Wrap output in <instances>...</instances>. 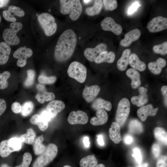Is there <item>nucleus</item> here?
Listing matches in <instances>:
<instances>
[{"mask_svg":"<svg viewBox=\"0 0 167 167\" xmlns=\"http://www.w3.org/2000/svg\"><path fill=\"white\" fill-rule=\"evenodd\" d=\"M0 167H10L7 164H3L1 165Z\"/></svg>","mask_w":167,"mask_h":167,"instance_id":"e2e57ef3","label":"nucleus"},{"mask_svg":"<svg viewBox=\"0 0 167 167\" xmlns=\"http://www.w3.org/2000/svg\"><path fill=\"white\" fill-rule=\"evenodd\" d=\"M97 163V160L95 156L92 154L82 158L79 162V165L80 167H95Z\"/></svg>","mask_w":167,"mask_h":167,"instance_id":"7c9ffc66","label":"nucleus"},{"mask_svg":"<svg viewBox=\"0 0 167 167\" xmlns=\"http://www.w3.org/2000/svg\"><path fill=\"white\" fill-rule=\"evenodd\" d=\"M131 53V50L129 49H126L123 51L121 56L117 62V67L119 70L122 71L126 69L129 64Z\"/></svg>","mask_w":167,"mask_h":167,"instance_id":"393cba45","label":"nucleus"},{"mask_svg":"<svg viewBox=\"0 0 167 167\" xmlns=\"http://www.w3.org/2000/svg\"><path fill=\"white\" fill-rule=\"evenodd\" d=\"M109 137L110 139L116 144H118L121 140L120 126L116 122L112 123L109 130Z\"/></svg>","mask_w":167,"mask_h":167,"instance_id":"6ab92c4d","label":"nucleus"},{"mask_svg":"<svg viewBox=\"0 0 167 167\" xmlns=\"http://www.w3.org/2000/svg\"><path fill=\"white\" fill-rule=\"evenodd\" d=\"M83 1L85 4H88L92 0H83Z\"/></svg>","mask_w":167,"mask_h":167,"instance_id":"0e129e2a","label":"nucleus"},{"mask_svg":"<svg viewBox=\"0 0 167 167\" xmlns=\"http://www.w3.org/2000/svg\"><path fill=\"white\" fill-rule=\"evenodd\" d=\"M60 12L64 15L69 14L71 10V0H60Z\"/></svg>","mask_w":167,"mask_h":167,"instance_id":"c9c22d12","label":"nucleus"},{"mask_svg":"<svg viewBox=\"0 0 167 167\" xmlns=\"http://www.w3.org/2000/svg\"><path fill=\"white\" fill-rule=\"evenodd\" d=\"M105 10L112 11L117 7V2L115 0H103L102 1Z\"/></svg>","mask_w":167,"mask_h":167,"instance_id":"79ce46f5","label":"nucleus"},{"mask_svg":"<svg viewBox=\"0 0 167 167\" xmlns=\"http://www.w3.org/2000/svg\"><path fill=\"white\" fill-rule=\"evenodd\" d=\"M161 148L160 146L157 143L153 144L152 147V151L154 156L157 158L161 153Z\"/></svg>","mask_w":167,"mask_h":167,"instance_id":"de8ad7c7","label":"nucleus"},{"mask_svg":"<svg viewBox=\"0 0 167 167\" xmlns=\"http://www.w3.org/2000/svg\"><path fill=\"white\" fill-rule=\"evenodd\" d=\"M44 139L43 135L37 137L35 140L33 144V150L35 154L40 155L45 151L46 147L42 143Z\"/></svg>","mask_w":167,"mask_h":167,"instance_id":"f704fd0d","label":"nucleus"},{"mask_svg":"<svg viewBox=\"0 0 167 167\" xmlns=\"http://www.w3.org/2000/svg\"><path fill=\"white\" fill-rule=\"evenodd\" d=\"M38 20L46 36H50L55 33L57 24L52 15L47 13H43L38 16Z\"/></svg>","mask_w":167,"mask_h":167,"instance_id":"20e7f679","label":"nucleus"},{"mask_svg":"<svg viewBox=\"0 0 167 167\" xmlns=\"http://www.w3.org/2000/svg\"><path fill=\"white\" fill-rule=\"evenodd\" d=\"M9 2V0H0V8L6 6Z\"/></svg>","mask_w":167,"mask_h":167,"instance_id":"bf43d9fd","label":"nucleus"},{"mask_svg":"<svg viewBox=\"0 0 167 167\" xmlns=\"http://www.w3.org/2000/svg\"><path fill=\"white\" fill-rule=\"evenodd\" d=\"M11 48L9 45L6 42L0 43V65L6 63L11 53Z\"/></svg>","mask_w":167,"mask_h":167,"instance_id":"b1692460","label":"nucleus"},{"mask_svg":"<svg viewBox=\"0 0 167 167\" xmlns=\"http://www.w3.org/2000/svg\"><path fill=\"white\" fill-rule=\"evenodd\" d=\"M148 89L143 87L139 88V94L137 96H133L131 98L132 103L138 107L142 106L146 104L148 101L147 94Z\"/></svg>","mask_w":167,"mask_h":167,"instance_id":"a211bd4d","label":"nucleus"},{"mask_svg":"<svg viewBox=\"0 0 167 167\" xmlns=\"http://www.w3.org/2000/svg\"><path fill=\"white\" fill-rule=\"evenodd\" d=\"M97 140L98 144L101 146L104 145V142L103 136L101 135H99L97 136Z\"/></svg>","mask_w":167,"mask_h":167,"instance_id":"4d7b16f0","label":"nucleus"},{"mask_svg":"<svg viewBox=\"0 0 167 167\" xmlns=\"http://www.w3.org/2000/svg\"><path fill=\"white\" fill-rule=\"evenodd\" d=\"M11 153L8 147L7 140L2 141L0 143V156L2 157H6Z\"/></svg>","mask_w":167,"mask_h":167,"instance_id":"58836bf2","label":"nucleus"},{"mask_svg":"<svg viewBox=\"0 0 167 167\" xmlns=\"http://www.w3.org/2000/svg\"><path fill=\"white\" fill-rule=\"evenodd\" d=\"M91 107L95 110L104 109L107 111H110L112 108V105L110 101L99 98L94 101Z\"/></svg>","mask_w":167,"mask_h":167,"instance_id":"bb28decb","label":"nucleus"},{"mask_svg":"<svg viewBox=\"0 0 167 167\" xmlns=\"http://www.w3.org/2000/svg\"><path fill=\"white\" fill-rule=\"evenodd\" d=\"M133 138L131 135L129 134L126 135L123 137V141L126 144H130L133 141Z\"/></svg>","mask_w":167,"mask_h":167,"instance_id":"5fc2aeb1","label":"nucleus"},{"mask_svg":"<svg viewBox=\"0 0 167 167\" xmlns=\"http://www.w3.org/2000/svg\"><path fill=\"white\" fill-rule=\"evenodd\" d=\"M100 90V88L97 85L86 86L83 92V98L87 102H91L97 96Z\"/></svg>","mask_w":167,"mask_h":167,"instance_id":"2eb2a0df","label":"nucleus"},{"mask_svg":"<svg viewBox=\"0 0 167 167\" xmlns=\"http://www.w3.org/2000/svg\"><path fill=\"white\" fill-rule=\"evenodd\" d=\"M28 77L24 83L26 87H29L33 84L35 76V72L33 70L30 69L27 71Z\"/></svg>","mask_w":167,"mask_h":167,"instance_id":"a19ab883","label":"nucleus"},{"mask_svg":"<svg viewBox=\"0 0 167 167\" xmlns=\"http://www.w3.org/2000/svg\"><path fill=\"white\" fill-rule=\"evenodd\" d=\"M35 137V132L30 128L27 129L26 133L21 135L19 138L22 142L31 144L33 143Z\"/></svg>","mask_w":167,"mask_h":167,"instance_id":"473e14b6","label":"nucleus"},{"mask_svg":"<svg viewBox=\"0 0 167 167\" xmlns=\"http://www.w3.org/2000/svg\"><path fill=\"white\" fill-rule=\"evenodd\" d=\"M126 74L131 79V85L133 88L136 89L140 85V74L134 68H129L126 71Z\"/></svg>","mask_w":167,"mask_h":167,"instance_id":"5701e85b","label":"nucleus"},{"mask_svg":"<svg viewBox=\"0 0 167 167\" xmlns=\"http://www.w3.org/2000/svg\"><path fill=\"white\" fill-rule=\"evenodd\" d=\"M101 26L103 30L112 32L116 35H120L122 30L121 26L116 23L113 18L109 17L105 18L101 21Z\"/></svg>","mask_w":167,"mask_h":167,"instance_id":"1a4fd4ad","label":"nucleus"},{"mask_svg":"<svg viewBox=\"0 0 167 167\" xmlns=\"http://www.w3.org/2000/svg\"><path fill=\"white\" fill-rule=\"evenodd\" d=\"M96 115L97 118L92 117L91 119V124L93 126H97L105 124L108 121V117L106 112L104 109L97 110Z\"/></svg>","mask_w":167,"mask_h":167,"instance_id":"aec40b11","label":"nucleus"},{"mask_svg":"<svg viewBox=\"0 0 167 167\" xmlns=\"http://www.w3.org/2000/svg\"><path fill=\"white\" fill-rule=\"evenodd\" d=\"M140 36L141 32L139 29H133L125 34L124 38L120 41V44L122 46L128 47L133 42L138 39Z\"/></svg>","mask_w":167,"mask_h":167,"instance_id":"f3484780","label":"nucleus"},{"mask_svg":"<svg viewBox=\"0 0 167 167\" xmlns=\"http://www.w3.org/2000/svg\"><path fill=\"white\" fill-rule=\"evenodd\" d=\"M167 157L165 156H161L158 160L156 163L157 167H166L167 165Z\"/></svg>","mask_w":167,"mask_h":167,"instance_id":"09e8293b","label":"nucleus"},{"mask_svg":"<svg viewBox=\"0 0 167 167\" xmlns=\"http://www.w3.org/2000/svg\"><path fill=\"white\" fill-rule=\"evenodd\" d=\"M77 43L75 33L71 29L64 31L59 37L55 47L54 57L59 62H64L73 55Z\"/></svg>","mask_w":167,"mask_h":167,"instance_id":"f257e3e1","label":"nucleus"},{"mask_svg":"<svg viewBox=\"0 0 167 167\" xmlns=\"http://www.w3.org/2000/svg\"><path fill=\"white\" fill-rule=\"evenodd\" d=\"M95 167H105V165L102 164H100L97 165Z\"/></svg>","mask_w":167,"mask_h":167,"instance_id":"680f3d73","label":"nucleus"},{"mask_svg":"<svg viewBox=\"0 0 167 167\" xmlns=\"http://www.w3.org/2000/svg\"><path fill=\"white\" fill-rule=\"evenodd\" d=\"M65 107V104L62 101L53 100L48 104L46 107V110L53 118L56 116L58 113L64 110Z\"/></svg>","mask_w":167,"mask_h":167,"instance_id":"4468645a","label":"nucleus"},{"mask_svg":"<svg viewBox=\"0 0 167 167\" xmlns=\"http://www.w3.org/2000/svg\"><path fill=\"white\" fill-rule=\"evenodd\" d=\"M129 132L134 134H139L143 131V126L141 122L137 119L131 120L128 125Z\"/></svg>","mask_w":167,"mask_h":167,"instance_id":"cd10ccee","label":"nucleus"},{"mask_svg":"<svg viewBox=\"0 0 167 167\" xmlns=\"http://www.w3.org/2000/svg\"><path fill=\"white\" fill-rule=\"evenodd\" d=\"M11 109L14 113H18L22 111V106L19 103L15 102L12 104Z\"/></svg>","mask_w":167,"mask_h":167,"instance_id":"8fccbe9b","label":"nucleus"},{"mask_svg":"<svg viewBox=\"0 0 167 167\" xmlns=\"http://www.w3.org/2000/svg\"><path fill=\"white\" fill-rule=\"evenodd\" d=\"M7 141L9 149L11 153L19 151L21 149L22 142L19 138H12L7 139Z\"/></svg>","mask_w":167,"mask_h":167,"instance_id":"72a5a7b5","label":"nucleus"},{"mask_svg":"<svg viewBox=\"0 0 167 167\" xmlns=\"http://www.w3.org/2000/svg\"><path fill=\"white\" fill-rule=\"evenodd\" d=\"M41 117L47 122H49L52 119L51 115L46 110H43L40 115Z\"/></svg>","mask_w":167,"mask_h":167,"instance_id":"603ef678","label":"nucleus"},{"mask_svg":"<svg viewBox=\"0 0 167 167\" xmlns=\"http://www.w3.org/2000/svg\"><path fill=\"white\" fill-rule=\"evenodd\" d=\"M33 54L32 50L29 48L21 47L14 53L13 57L18 59L17 66L20 67L24 66L26 64L27 59L32 56Z\"/></svg>","mask_w":167,"mask_h":167,"instance_id":"6e6552de","label":"nucleus"},{"mask_svg":"<svg viewBox=\"0 0 167 167\" xmlns=\"http://www.w3.org/2000/svg\"><path fill=\"white\" fill-rule=\"evenodd\" d=\"M147 28L152 33L161 31L167 28V18L162 16L153 18L148 23Z\"/></svg>","mask_w":167,"mask_h":167,"instance_id":"0eeeda50","label":"nucleus"},{"mask_svg":"<svg viewBox=\"0 0 167 167\" xmlns=\"http://www.w3.org/2000/svg\"><path fill=\"white\" fill-rule=\"evenodd\" d=\"M1 16L0 15V23L1 21Z\"/></svg>","mask_w":167,"mask_h":167,"instance_id":"338daca9","label":"nucleus"},{"mask_svg":"<svg viewBox=\"0 0 167 167\" xmlns=\"http://www.w3.org/2000/svg\"><path fill=\"white\" fill-rule=\"evenodd\" d=\"M34 108L33 103L31 101L24 103L22 106V114L24 116H27L32 112Z\"/></svg>","mask_w":167,"mask_h":167,"instance_id":"ea45409f","label":"nucleus"},{"mask_svg":"<svg viewBox=\"0 0 167 167\" xmlns=\"http://www.w3.org/2000/svg\"><path fill=\"white\" fill-rule=\"evenodd\" d=\"M129 63L134 69L140 71H144L146 68L145 64L141 61L138 56L134 53L130 55L129 58Z\"/></svg>","mask_w":167,"mask_h":167,"instance_id":"a878e982","label":"nucleus"},{"mask_svg":"<svg viewBox=\"0 0 167 167\" xmlns=\"http://www.w3.org/2000/svg\"><path fill=\"white\" fill-rule=\"evenodd\" d=\"M141 6L138 2L133 3L128 10V14L129 15L132 14L136 11L138 7Z\"/></svg>","mask_w":167,"mask_h":167,"instance_id":"3c124183","label":"nucleus"},{"mask_svg":"<svg viewBox=\"0 0 167 167\" xmlns=\"http://www.w3.org/2000/svg\"><path fill=\"white\" fill-rule=\"evenodd\" d=\"M24 14V11L21 8L15 6H10L8 10L4 11L2 12V15L5 19L12 22H15L16 21L14 16L22 17Z\"/></svg>","mask_w":167,"mask_h":167,"instance_id":"f8f14e48","label":"nucleus"},{"mask_svg":"<svg viewBox=\"0 0 167 167\" xmlns=\"http://www.w3.org/2000/svg\"><path fill=\"white\" fill-rule=\"evenodd\" d=\"M82 11V6L79 0H71V10L69 17L72 20H77L80 17Z\"/></svg>","mask_w":167,"mask_h":167,"instance_id":"4be33fe9","label":"nucleus"},{"mask_svg":"<svg viewBox=\"0 0 167 167\" xmlns=\"http://www.w3.org/2000/svg\"><path fill=\"white\" fill-rule=\"evenodd\" d=\"M83 143L84 146L86 148H88L89 146L90 143L89 141V138L88 136H85L83 139Z\"/></svg>","mask_w":167,"mask_h":167,"instance_id":"13d9d810","label":"nucleus"},{"mask_svg":"<svg viewBox=\"0 0 167 167\" xmlns=\"http://www.w3.org/2000/svg\"><path fill=\"white\" fill-rule=\"evenodd\" d=\"M6 108L5 101L3 99H0V116L4 113Z\"/></svg>","mask_w":167,"mask_h":167,"instance_id":"864d4df0","label":"nucleus"},{"mask_svg":"<svg viewBox=\"0 0 167 167\" xmlns=\"http://www.w3.org/2000/svg\"><path fill=\"white\" fill-rule=\"evenodd\" d=\"M32 158L31 154L29 152H26L23 155L22 163L20 165L15 167H28Z\"/></svg>","mask_w":167,"mask_h":167,"instance_id":"c03bdc74","label":"nucleus"},{"mask_svg":"<svg viewBox=\"0 0 167 167\" xmlns=\"http://www.w3.org/2000/svg\"><path fill=\"white\" fill-rule=\"evenodd\" d=\"M166 64V62L165 59L159 58L156 62L149 63L148 64V67L152 73L158 75L161 73L162 68L165 67Z\"/></svg>","mask_w":167,"mask_h":167,"instance_id":"412c9836","label":"nucleus"},{"mask_svg":"<svg viewBox=\"0 0 167 167\" xmlns=\"http://www.w3.org/2000/svg\"><path fill=\"white\" fill-rule=\"evenodd\" d=\"M148 165L147 163H144L138 166L137 167H147Z\"/></svg>","mask_w":167,"mask_h":167,"instance_id":"052dcab7","label":"nucleus"},{"mask_svg":"<svg viewBox=\"0 0 167 167\" xmlns=\"http://www.w3.org/2000/svg\"><path fill=\"white\" fill-rule=\"evenodd\" d=\"M107 46L104 43L97 45L95 48H88L84 51V55L86 58L89 61L93 62L102 52L106 50Z\"/></svg>","mask_w":167,"mask_h":167,"instance_id":"9b49d317","label":"nucleus"},{"mask_svg":"<svg viewBox=\"0 0 167 167\" xmlns=\"http://www.w3.org/2000/svg\"><path fill=\"white\" fill-rule=\"evenodd\" d=\"M30 122L32 124L36 125L41 131H45L48 126V122L43 119L38 114L33 115L30 119Z\"/></svg>","mask_w":167,"mask_h":167,"instance_id":"c85d7f7f","label":"nucleus"},{"mask_svg":"<svg viewBox=\"0 0 167 167\" xmlns=\"http://www.w3.org/2000/svg\"><path fill=\"white\" fill-rule=\"evenodd\" d=\"M87 72L85 66L77 61L71 62L67 71L68 75L70 77L81 83L85 82L86 78Z\"/></svg>","mask_w":167,"mask_h":167,"instance_id":"39448f33","label":"nucleus"},{"mask_svg":"<svg viewBox=\"0 0 167 167\" xmlns=\"http://www.w3.org/2000/svg\"></svg>","mask_w":167,"mask_h":167,"instance_id":"774afa93","label":"nucleus"},{"mask_svg":"<svg viewBox=\"0 0 167 167\" xmlns=\"http://www.w3.org/2000/svg\"><path fill=\"white\" fill-rule=\"evenodd\" d=\"M88 119V115L85 112L78 110L71 112L68 116L67 120L71 125H84L87 123Z\"/></svg>","mask_w":167,"mask_h":167,"instance_id":"9d476101","label":"nucleus"},{"mask_svg":"<svg viewBox=\"0 0 167 167\" xmlns=\"http://www.w3.org/2000/svg\"><path fill=\"white\" fill-rule=\"evenodd\" d=\"M130 103L128 99L124 98L119 102L117 110L115 120L120 126L125 123L129 114Z\"/></svg>","mask_w":167,"mask_h":167,"instance_id":"423d86ee","label":"nucleus"},{"mask_svg":"<svg viewBox=\"0 0 167 167\" xmlns=\"http://www.w3.org/2000/svg\"><path fill=\"white\" fill-rule=\"evenodd\" d=\"M108 52L107 50H105L100 54L96 57L94 61L97 64L105 62Z\"/></svg>","mask_w":167,"mask_h":167,"instance_id":"a18cd8bd","label":"nucleus"},{"mask_svg":"<svg viewBox=\"0 0 167 167\" xmlns=\"http://www.w3.org/2000/svg\"><path fill=\"white\" fill-rule=\"evenodd\" d=\"M93 6L87 7L85 11L86 13L90 16H93L99 14L101 12L102 7V1L94 0Z\"/></svg>","mask_w":167,"mask_h":167,"instance_id":"c756f323","label":"nucleus"},{"mask_svg":"<svg viewBox=\"0 0 167 167\" xmlns=\"http://www.w3.org/2000/svg\"><path fill=\"white\" fill-rule=\"evenodd\" d=\"M133 153L132 155L139 164H140L142 161V157L140 150L138 148H135L133 150Z\"/></svg>","mask_w":167,"mask_h":167,"instance_id":"49530a36","label":"nucleus"},{"mask_svg":"<svg viewBox=\"0 0 167 167\" xmlns=\"http://www.w3.org/2000/svg\"><path fill=\"white\" fill-rule=\"evenodd\" d=\"M38 79L39 82L40 83L45 84H51L56 81L57 78L55 76L47 77L41 75L39 76Z\"/></svg>","mask_w":167,"mask_h":167,"instance_id":"37998d69","label":"nucleus"},{"mask_svg":"<svg viewBox=\"0 0 167 167\" xmlns=\"http://www.w3.org/2000/svg\"><path fill=\"white\" fill-rule=\"evenodd\" d=\"M37 88L38 92L36 96V98L39 103L43 104L45 101H52L55 99L54 94L52 92H47L44 85L38 84Z\"/></svg>","mask_w":167,"mask_h":167,"instance_id":"ddd939ff","label":"nucleus"},{"mask_svg":"<svg viewBox=\"0 0 167 167\" xmlns=\"http://www.w3.org/2000/svg\"><path fill=\"white\" fill-rule=\"evenodd\" d=\"M158 109L157 108H154L152 105L149 104L142 106L137 111V114L140 120L144 122L148 116H155Z\"/></svg>","mask_w":167,"mask_h":167,"instance_id":"dca6fc26","label":"nucleus"},{"mask_svg":"<svg viewBox=\"0 0 167 167\" xmlns=\"http://www.w3.org/2000/svg\"><path fill=\"white\" fill-rule=\"evenodd\" d=\"M63 167H71L70 165H64Z\"/></svg>","mask_w":167,"mask_h":167,"instance_id":"69168bd1","label":"nucleus"},{"mask_svg":"<svg viewBox=\"0 0 167 167\" xmlns=\"http://www.w3.org/2000/svg\"><path fill=\"white\" fill-rule=\"evenodd\" d=\"M153 52L156 54L165 55L167 54V41L154 46L152 48Z\"/></svg>","mask_w":167,"mask_h":167,"instance_id":"4c0bfd02","label":"nucleus"},{"mask_svg":"<svg viewBox=\"0 0 167 167\" xmlns=\"http://www.w3.org/2000/svg\"><path fill=\"white\" fill-rule=\"evenodd\" d=\"M154 134L159 142L162 144L167 145V133L164 128L160 127L156 128L154 131Z\"/></svg>","mask_w":167,"mask_h":167,"instance_id":"2f4dec72","label":"nucleus"},{"mask_svg":"<svg viewBox=\"0 0 167 167\" xmlns=\"http://www.w3.org/2000/svg\"><path fill=\"white\" fill-rule=\"evenodd\" d=\"M58 152V148L55 144L52 143L49 144L44 152L34 162L32 167H45L55 158Z\"/></svg>","mask_w":167,"mask_h":167,"instance_id":"f03ea898","label":"nucleus"},{"mask_svg":"<svg viewBox=\"0 0 167 167\" xmlns=\"http://www.w3.org/2000/svg\"><path fill=\"white\" fill-rule=\"evenodd\" d=\"M10 76V72L7 71L0 74V89H3L7 88L8 82L7 80Z\"/></svg>","mask_w":167,"mask_h":167,"instance_id":"e433bc0d","label":"nucleus"},{"mask_svg":"<svg viewBox=\"0 0 167 167\" xmlns=\"http://www.w3.org/2000/svg\"><path fill=\"white\" fill-rule=\"evenodd\" d=\"M22 27L21 23L15 22L11 23L10 28L5 29L3 32L2 37L5 42L11 45H18L20 40L16 34Z\"/></svg>","mask_w":167,"mask_h":167,"instance_id":"7ed1b4c3","label":"nucleus"},{"mask_svg":"<svg viewBox=\"0 0 167 167\" xmlns=\"http://www.w3.org/2000/svg\"><path fill=\"white\" fill-rule=\"evenodd\" d=\"M162 94L164 96V102L165 105L167 106V86L166 85L163 86L161 89Z\"/></svg>","mask_w":167,"mask_h":167,"instance_id":"6e6d98bb","label":"nucleus"}]
</instances>
